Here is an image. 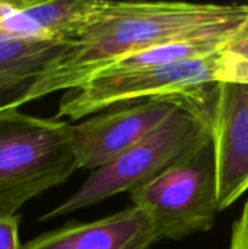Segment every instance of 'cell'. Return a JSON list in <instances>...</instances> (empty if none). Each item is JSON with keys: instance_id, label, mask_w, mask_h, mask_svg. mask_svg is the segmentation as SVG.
<instances>
[{"instance_id": "1", "label": "cell", "mask_w": 248, "mask_h": 249, "mask_svg": "<svg viewBox=\"0 0 248 249\" xmlns=\"http://www.w3.org/2000/svg\"><path fill=\"white\" fill-rule=\"evenodd\" d=\"M247 16V4L101 0L89 23L44 69L13 109L75 89L133 53L194 34L237 29Z\"/></svg>"}, {"instance_id": "2", "label": "cell", "mask_w": 248, "mask_h": 249, "mask_svg": "<svg viewBox=\"0 0 248 249\" xmlns=\"http://www.w3.org/2000/svg\"><path fill=\"white\" fill-rule=\"evenodd\" d=\"M77 169L73 125L18 109L0 111V214L66 182Z\"/></svg>"}, {"instance_id": "3", "label": "cell", "mask_w": 248, "mask_h": 249, "mask_svg": "<svg viewBox=\"0 0 248 249\" xmlns=\"http://www.w3.org/2000/svg\"><path fill=\"white\" fill-rule=\"evenodd\" d=\"M212 98L213 93L184 108L158 131L121 153L111 163L94 171L76 193L41 216L39 222L95 206L120 193H132L158 177L210 137Z\"/></svg>"}, {"instance_id": "4", "label": "cell", "mask_w": 248, "mask_h": 249, "mask_svg": "<svg viewBox=\"0 0 248 249\" xmlns=\"http://www.w3.org/2000/svg\"><path fill=\"white\" fill-rule=\"evenodd\" d=\"M129 194L132 204L152 219L161 241L210 231L219 212L212 136Z\"/></svg>"}, {"instance_id": "5", "label": "cell", "mask_w": 248, "mask_h": 249, "mask_svg": "<svg viewBox=\"0 0 248 249\" xmlns=\"http://www.w3.org/2000/svg\"><path fill=\"white\" fill-rule=\"evenodd\" d=\"M219 55L221 53L171 66L99 73L86 83L66 90L58 101L56 117L76 121L124 104L208 95L218 85Z\"/></svg>"}, {"instance_id": "6", "label": "cell", "mask_w": 248, "mask_h": 249, "mask_svg": "<svg viewBox=\"0 0 248 249\" xmlns=\"http://www.w3.org/2000/svg\"><path fill=\"white\" fill-rule=\"evenodd\" d=\"M215 89V88H213ZM175 96L113 107L73 125L77 169H99L140 143L174 115L194 102L209 98Z\"/></svg>"}, {"instance_id": "7", "label": "cell", "mask_w": 248, "mask_h": 249, "mask_svg": "<svg viewBox=\"0 0 248 249\" xmlns=\"http://www.w3.org/2000/svg\"><path fill=\"white\" fill-rule=\"evenodd\" d=\"M210 136L221 212L248 191V83L216 85L212 98Z\"/></svg>"}, {"instance_id": "8", "label": "cell", "mask_w": 248, "mask_h": 249, "mask_svg": "<svg viewBox=\"0 0 248 249\" xmlns=\"http://www.w3.org/2000/svg\"><path fill=\"white\" fill-rule=\"evenodd\" d=\"M158 242L161 238L152 219L132 204L104 219L73 222L45 232L22 249H148Z\"/></svg>"}, {"instance_id": "9", "label": "cell", "mask_w": 248, "mask_h": 249, "mask_svg": "<svg viewBox=\"0 0 248 249\" xmlns=\"http://www.w3.org/2000/svg\"><path fill=\"white\" fill-rule=\"evenodd\" d=\"M101 0L1 1L0 32L42 42L67 44L96 13Z\"/></svg>"}, {"instance_id": "10", "label": "cell", "mask_w": 248, "mask_h": 249, "mask_svg": "<svg viewBox=\"0 0 248 249\" xmlns=\"http://www.w3.org/2000/svg\"><path fill=\"white\" fill-rule=\"evenodd\" d=\"M67 44L32 41L0 32V111L13 109Z\"/></svg>"}, {"instance_id": "11", "label": "cell", "mask_w": 248, "mask_h": 249, "mask_svg": "<svg viewBox=\"0 0 248 249\" xmlns=\"http://www.w3.org/2000/svg\"><path fill=\"white\" fill-rule=\"evenodd\" d=\"M219 82L248 83V16L232 32L221 51Z\"/></svg>"}, {"instance_id": "12", "label": "cell", "mask_w": 248, "mask_h": 249, "mask_svg": "<svg viewBox=\"0 0 248 249\" xmlns=\"http://www.w3.org/2000/svg\"><path fill=\"white\" fill-rule=\"evenodd\" d=\"M19 216L0 214V249H22L19 244Z\"/></svg>"}, {"instance_id": "13", "label": "cell", "mask_w": 248, "mask_h": 249, "mask_svg": "<svg viewBox=\"0 0 248 249\" xmlns=\"http://www.w3.org/2000/svg\"><path fill=\"white\" fill-rule=\"evenodd\" d=\"M229 249H248V201L243 209L240 219L232 228Z\"/></svg>"}]
</instances>
